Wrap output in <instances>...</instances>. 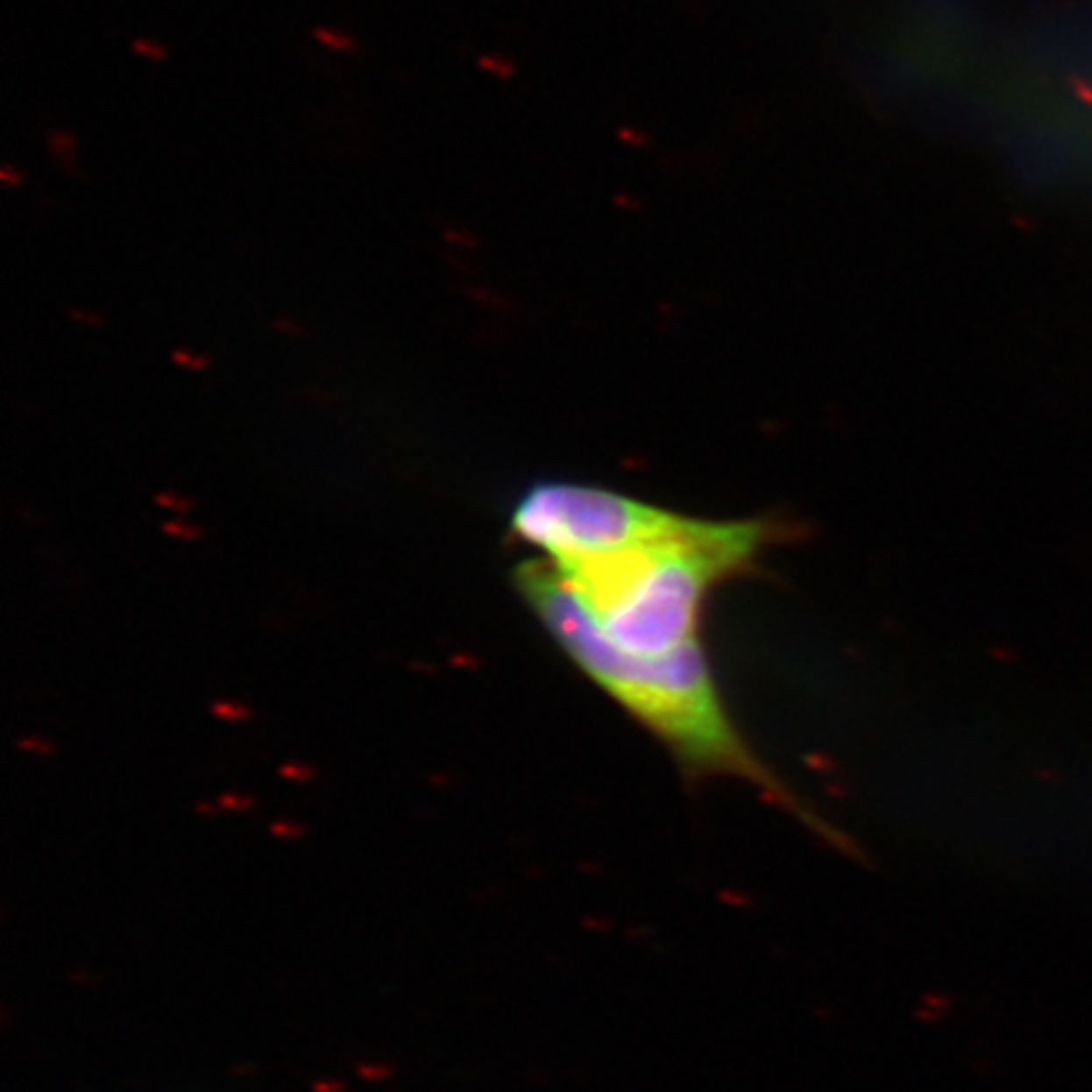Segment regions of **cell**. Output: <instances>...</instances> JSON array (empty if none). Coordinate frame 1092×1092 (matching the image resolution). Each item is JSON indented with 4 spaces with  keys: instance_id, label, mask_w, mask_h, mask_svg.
<instances>
[{
    "instance_id": "cell-4",
    "label": "cell",
    "mask_w": 1092,
    "mask_h": 1092,
    "mask_svg": "<svg viewBox=\"0 0 1092 1092\" xmlns=\"http://www.w3.org/2000/svg\"><path fill=\"white\" fill-rule=\"evenodd\" d=\"M46 147L51 157L56 160V165L68 173L76 175V170H71V165L76 162V150H79V139L68 130H48L46 131Z\"/></svg>"
},
{
    "instance_id": "cell-3",
    "label": "cell",
    "mask_w": 1092,
    "mask_h": 1092,
    "mask_svg": "<svg viewBox=\"0 0 1092 1092\" xmlns=\"http://www.w3.org/2000/svg\"><path fill=\"white\" fill-rule=\"evenodd\" d=\"M668 508L571 481L531 486L511 511L514 534L559 571L594 564L656 531Z\"/></svg>"
},
{
    "instance_id": "cell-8",
    "label": "cell",
    "mask_w": 1092,
    "mask_h": 1092,
    "mask_svg": "<svg viewBox=\"0 0 1092 1092\" xmlns=\"http://www.w3.org/2000/svg\"><path fill=\"white\" fill-rule=\"evenodd\" d=\"M479 66L486 68V71H491V74H496V76H508L511 74V64H506L503 59H496V56H481Z\"/></svg>"
},
{
    "instance_id": "cell-5",
    "label": "cell",
    "mask_w": 1092,
    "mask_h": 1092,
    "mask_svg": "<svg viewBox=\"0 0 1092 1092\" xmlns=\"http://www.w3.org/2000/svg\"><path fill=\"white\" fill-rule=\"evenodd\" d=\"M311 39L319 46L329 48V51H334V53H354L359 48L354 36L344 33V31H337V28H329V25H314Z\"/></svg>"
},
{
    "instance_id": "cell-9",
    "label": "cell",
    "mask_w": 1092,
    "mask_h": 1092,
    "mask_svg": "<svg viewBox=\"0 0 1092 1092\" xmlns=\"http://www.w3.org/2000/svg\"><path fill=\"white\" fill-rule=\"evenodd\" d=\"M443 236H445L448 241L458 243V245H473V243H476V238H473L471 233L458 230V228H445V230H443Z\"/></svg>"
},
{
    "instance_id": "cell-1",
    "label": "cell",
    "mask_w": 1092,
    "mask_h": 1092,
    "mask_svg": "<svg viewBox=\"0 0 1092 1092\" xmlns=\"http://www.w3.org/2000/svg\"><path fill=\"white\" fill-rule=\"evenodd\" d=\"M519 590L569 660L670 751L685 779L746 782L814 834L852 850L847 837L809 807L743 736L723 703L700 637L656 656L622 650L544 559L521 564Z\"/></svg>"
},
{
    "instance_id": "cell-6",
    "label": "cell",
    "mask_w": 1092,
    "mask_h": 1092,
    "mask_svg": "<svg viewBox=\"0 0 1092 1092\" xmlns=\"http://www.w3.org/2000/svg\"><path fill=\"white\" fill-rule=\"evenodd\" d=\"M130 46L137 56H145L152 64H162L167 59V48H165L162 41H154V39H134Z\"/></svg>"
},
{
    "instance_id": "cell-7",
    "label": "cell",
    "mask_w": 1092,
    "mask_h": 1092,
    "mask_svg": "<svg viewBox=\"0 0 1092 1092\" xmlns=\"http://www.w3.org/2000/svg\"><path fill=\"white\" fill-rule=\"evenodd\" d=\"M23 180H25V175H23L21 170H18L13 162H5V165L0 167V182H3L5 188H18V185H23Z\"/></svg>"
},
{
    "instance_id": "cell-2",
    "label": "cell",
    "mask_w": 1092,
    "mask_h": 1092,
    "mask_svg": "<svg viewBox=\"0 0 1092 1092\" xmlns=\"http://www.w3.org/2000/svg\"><path fill=\"white\" fill-rule=\"evenodd\" d=\"M784 536L759 519H696L670 511L656 531L574 571H559L605 637L622 650L656 656L698 640L711 592L748 574Z\"/></svg>"
}]
</instances>
